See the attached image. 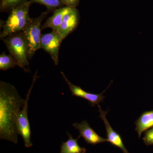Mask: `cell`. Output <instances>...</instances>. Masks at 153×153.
Masks as SVG:
<instances>
[{
  "label": "cell",
  "instance_id": "3957f363",
  "mask_svg": "<svg viewBox=\"0 0 153 153\" xmlns=\"http://www.w3.org/2000/svg\"><path fill=\"white\" fill-rule=\"evenodd\" d=\"M11 55L15 58L18 65L25 72L29 71V47L27 41L23 32L13 34L3 39Z\"/></svg>",
  "mask_w": 153,
  "mask_h": 153
},
{
  "label": "cell",
  "instance_id": "6da1fadb",
  "mask_svg": "<svg viewBox=\"0 0 153 153\" xmlns=\"http://www.w3.org/2000/svg\"><path fill=\"white\" fill-rule=\"evenodd\" d=\"M25 100L10 83L0 82V139L16 144L18 140L17 116Z\"/></svg>",
  "mask_w": 153,
  "mask_h": 153
},
{
  "label": "cell",
  "instance_id": "e0dca14e",
  "mask_svg": "<svg viewBox=\"0 0 153 153\" xmlns=\"http://www.w3.org/2000/svg\"><path fill=\"white\" fill-rule=\"evenodd\" d=\"M143 140L146 146L153 145V127L150 129L146 131Z\"/></svg>",
  "mask_w": 153,
  "mask_h": 153
},
{
  "label": "cell",
  "instance_id": "2e32d148",
  "mask_svg": "<svg viewBox=\"0 0 153 153\" xmlns=\"http://www.w3.org/2000/svg\"><path fill=\"white\" fill-rule=\"evenodd\" d=\"M32 1L44 5L49 8H53L59 7L61 4L60 0H31Z\"/></svg>",
  "mask_w": 153,
  "mask_h": 153
},
{
  "label": "cell",
  "instance_id": "30bf717a",
  "mask_svg": "<svg viewBox=\"0 0 153 153\" xmlns=\"http://www.w3.org/2000/svg\"><path fill=\"white\" fill-rule=\"evenodd\" d=\"M78 17V13L75 8H72L71 10L65 15L57 30L63 39L76 28L79 20Z\"/></svg>",
  "mask_w": 153,
  "mask_h": 153
},
{
  "label": "cell",
  "instance_id": "52a82bcc",
  "mask_svg": "<svg viewBox=\"0 0 153 153\" xmlns=\"http://www.w3.org/2000/svg\"><path fill=\"white\" fill-rule=\"evenodd\" d=\"M72 126L76 129L79 131L81 136L88 144L96 145L107 142L106 139L103 138L99 135L91 128L87 121H82L80 123H75Z\"/></svg>",
  "mask_w": 153,
  "mask_h": 153
},
{
  "label": "cell",
  "instance_id": "ac0fdd59",
  "mask_svg": "<svg viewBox=\"0 0 153 153\" xmlns=\"http://www.w3.org/2000/svg\"><path fill=\"white\" fill-rule=\"evenodd\" d=\"M61 2L66 5L67 7L75 8L79 3V0H60Z\"/></svg>",
  "mask_w": 153,
  "mask_h": 153
},
{
  "label": "cell",
  "instance_id": "8fae6325",
  "mask_svg": "<svg viewBox=\"0 0 153 153\" xmlns=\"http://www.w3.org/2000/svg\"><path fill=\"white\" fill-rule=\"evenodd\" d=\"M71 8L72 7H66L56 10L52 16L47 19L42 26V29L50 28L54 31H57L65 15L71 10Z\"/></svg>",
  "mask_w": 153,
  "mask_h": 153
},
{
  "label": "cell",
  "instance_id": "4fadbf2b",
  "mask_svg": "<svg viewBox=\"0 0 153 153\" xmlns=\"http://www.w3.org/2000/svg\"><path fill=\"white\" fill-rule=\"evenodd\" d=\"M68 139L65 142H62L60 146V153H85L86 149L81 147L78 144V140L81 137L79 135L78 137L74 139L72 135L67 132Z\"/></svg>",
  "mask_w": 153,
  "mask_h": 153
},
{
  "label": "cell",
  "instance_id": "7a4b0ae2",
  "mask_svg": "<svg viewBox=\"0 0 153 153\" xmlns=\"http://www.w3.org/2000/svg\"><path fill=\"white\" fill-rule=\"evenodd\" d=\"M30 3L24 2L13 8L7 21L2 23V30L0 34L1 39L24 30L30 19L29 14Z\"/></svg>",
  "mask_w": 153,
  "mask_h": 153
},
{
  "label": "cell",
  "instance_id": "5b68a950",
  "mask_svg": "<svg viewBox=\"0 0 153 153\" xmlns=\"http://www.w3.org/2000/svg\"><path fill=\"white\" fill-rule=\"evenodd\" d=\"M37 71L33 76L32 85L26 95L25 104L22 107V109L19 111L17 116V126L18 133L23 138L26 148H30L33 146V143L31 141V128L28 119V102L34 85L39 77L37 75Z\"/></svg>",
  "mask_w": 153,
  "mask_h": 153
},
{
  "label": "cell",
  "instance_id": "ba28073f",
  "mask_svg": "<svg viewBox=\"0 0 153 153\" xmlns=\"http://www.w3.org/2000/svg\"><path fill=\"white\" fill-rule=\"evenodd\" d=\"M63 79L65 80L67 85L69 86V89L71 91V94L73 96L78 97H82L85 99L86 100H88L90 102L91 105L92 106H95V105H99L100 102H103V100L105 98V97L103 95V94L105 91L102 92L100 94H95L88 93L87 91H85L82 89L79 86H76L72 84V83L68 79L63 72H61Z\"/></svg>",
  "mask_w": 153,
  "mask_h": 153
},
{
  "label": "cell",
  "instance_id": "9c48e42d",
  "mask_svg": "<svg viewBox=\"0 0 153 153\" xmlns=\"http://www.w3.org/2000/svg\"><path fill=\"white\" fill-rule=\"evenodd\" d=\"M98 112L100 113V117L103 120L107 132L106 139L107 142L110 143L115 146L120 148L123 153H129L125 146L124 145L122 139L120 135L115 131L110 124L109 123L107 120L106 116L108 111H103L101 107L98 105Z\"/></svg>",
  "mask_w": 153,
  "mask_h": 153
},
{
  "label": "cell",
  "instance_id": "5bb4252c",
  "mask_svg": "<svg viewBox=\"0 0 153 153\" xmlns=\"http://www.w3.org/2000/svg\"><path fill=\"white\" fill-rule=\"evenodd\" d=\"M18 66L17 61L11 55H7L3 52L0 55V69L6 71Z\"/></svg>",
  "mask_w": 153,
  "mask_h": 153
},
{
  "label": "cell",
  "instance_id": "277c9868",
  "mask_svg": "<svg viewBox=\"0 0 153 153\" xmlns=\"http://www.w3.org/2000/svg\"><path fill=\"white\" fill-rule=\"evenodd\" d=\"M47 15L44 13L36 19H30L27 25L22 31L27 41L29 47V58L31 59L36 51L41 49V34L42 21Z\"/></svg>",
  "mask_w": 153,
  "mask_h": 153
},
{
  "label": "cell",
  "instance_id": "8992f818",
  "mask_svg": "<svg viewBox=\"0 0 153 153\" xmlns=\"http://www.w3.org/2000/svg\"><path fill=\"white\" fill-rule=\"evenodd\" d=\"M63 40L57 31L42 35L41 48L48 52L51 56L55 65L59 63V52L60 45Z\"/></svg>",
  "mask_w": 153,
  "mask_h": 153
},
{
  "label": "cell",
  "instance_id": "9a60e30c",
  "mask_svg": "<svg viewBox=\"0 0 153 153\" xmlns=\"http://www.w3.org/2000/svg\"><path fill=\"white\" fill-rule=\"evenodd\" d=\"M24 0H1V10H5L7 9L14 8L24 3Z\"/></svg>",
  "mask_w": 153,
  "mask_h": 153
},
{
  "label": "cell",
  "instance_id": "7c38bea8",
  "mask_svg": "<svg viewBox=\"0 0 153 153\" xmlns=\"http://www.w3.org/2000/svg\"><path fill=\"white\" fill-rule=\"evenodd\" d=\"M135 131L140 137L143 132L153 127V110L145 111L135 123Z\"/></svg>",
  "mask_w": 153,
  "mask_h": 153
}]
</instances>
